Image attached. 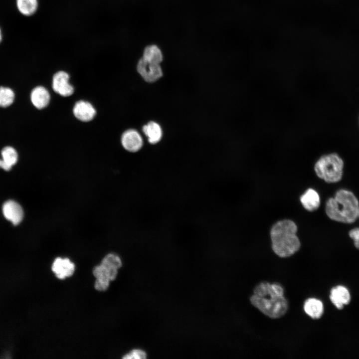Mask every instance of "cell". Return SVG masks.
<instances>
[{
  "label": "cell",
  "mask_w": 359,
  "mask_h": 359,
  "mask_svg": "<svg viewBox=\"0 0 359 359\" xmlns=\"http://www.w3.org/2000/svg\"><path fill=\"white\" fill-rule=\"evenodd\" d=\"M253 306L272 319L284 316L288 308V303L284 296V289L279 284L262 282L254 289L250 297Z\"/></svg>",
  "instance_id": "cell-1"
},
{
  "label": "cell",
  "mask_w": 359,
  "mask_h": 359,
  "mask_svg": "<svg viewBox=\"0 0 359 359\" xmlns=\"http://www.w3.org/2000/svg\"><path fill=\"white\" fill-rule=\"evenodd\" d=\"M297 232V225L290 219L280 220L273 225L270 231L272 248L278 256L288 257L299 250L301 243Z\"/></svg>",
  "instance_id": "cell-2"
},
{
  "label": "cell",
  "mask_w": 359,
  "mask_h": 359,
  "mask_svg": "<svg viewBox=\"0 0 359 359\" xmlns=\"http://www.w3.org/2000/svg\"><path fill=\"white\" fill-rule=\"evenodd\" d=\"M325 211L332 220L352 223L358 217L359 203L353 192L342 189L336 192L334 197L327 200Z\"/></svg>",
  "instance_id": "cell-3"
},
{
  "label": "cell",
  "mask_w": 359,
  "mask_h": 359,
  "mask_svg": "<svg viewBox=\"0 0 359 359\" xmlns=\"http://www.w3.org/2000/svg\"><path fill=\"white\" fill-rule=\"evenodd\" d=\"M344 162L337 154L322 156L316 163L314 170L317 176L328 183L339 181L343 176Z\"/></svg>",
  "instance_id": "cell-4"
},
{
  "label": "cell",
  "mask_w": 359,
  "mask_h": 359,
  "mask_svg": "<svg viewBox=\"0 0 359 359\" xmlns=\"http://www.w3.org/2000/svg\"><path fill=\"white\" fill-rule=\"evenodd\" d=\"M69 75L65 71H59L53 76L52 87L53 91L63 97L72 95L74 89L69 82Z\"/></svg>",
  "instance_id": "cell-5"
},
{
  "label": "cell",
  "mask_w": 359,
  "mask_h": 359,
  "mask_svg": "<svg viewBox=\"0 0 359 359\" xmlns=\"http://www.w3.org/2000/svg\"><path fill=\"white\" fill-rule=\"evenodd\" d=\"M137 69L143 79L148 82H155L163 75L160 64L148 62L142 58L138 62Z\"/></svg>",
  "instance_id": "cell-6"
},
{
  "label": "cell",
  "mask_w": 359,
  "mask_h": 359,
  "mask_svg": "<svg viewBox=\"0 0 359 359\" xmlns=\"http://www.w3.org/2000/svg\"><path fill=\"white\" fill-rule=\"evenodd\" d=\"M51 269L58 279L63 280L73 275L75 265L68 258L57 257L52 264Z\"/></svg>",
  "instance_id": "cell-7"
},
{
  "label": "cell",
  "mask_w": 359,
  "mask_h": 359,
  "mask_svg": "<svg viewBox=\"0 0 359 359\" xmlns=\"http://www.w3.org/2000/svg\"><path fill=\"white\" fill-rule=\"evenodd\" d=\"M121 142L126 151L132 153L139 151L143 145L141 135L134 129H129L124 132L121 136Z\"/></svg>",
  "instance_id": "cell-8"
},
{
  "label": "cell",
  "mask_w": 359,
  "mask_h": 359,
  "mask_svg": "<svg viewBox=\"0 0 359 359\" xmlns=\"http://www.w3.org/2000/svg\"><path fill=\"white\" fill-rule=\"evenodd\" d=\"M72 111L74 117L83 122L91 121L96 115V110L92 104L84 100L76 102L73 106Z\"/></svg>",
  "instance_id": "cell-9"
},
{
  "label": "cell",
  "mask_w": 359,
  "mask_h": 359,
  "mask_svg": "<svg viewBox=\"0 0 359 359\" xmlns=\"http://www.w3.org/2000/svg\"><path fill=\"white\" fill-rule=\"evenodd\" d=\"M4 217L14 225H17L23 217V211L21 206L13 200L5 202L2 208Z\"/></svg>",
  "instance_id": "cell-10"
},
{
  "label": "cell",
  "mask_w": 359,
  "mask_h": 359,
  "mask_svg": "<svg viewBox=\"0 0 359 359\" xmlns=\"http://www.w3.org/2000/svg\"><path fill=\"white\" fill-rule=\"evenodd\" d=\"M330 299L332 303L338 309H342L351 301V294L345 286L338 285L332 289Z\"/></svg>",
  "instance_id": "cell-11"
},
{
  "label": "cell",
  "mask_w": 359,
  "mask_h": 359,
  "mask_svg": "<svg viewBox=\"0 0 359 359\" xmlns=\"http://www.w3.org/2000/svg\"><path fill=\"white\" fill-rule=\"evenodd\" d=\"M30 100L33 106L38 109H42L48 106L50 100L48 91L44 87L39 86L31 91Z\"/></svg>",
  "instance_id": "cell-12"
},
{
  "label": "cell",
  "mask_w": 359,
  "mask_h": 359,
  "mask_svg": "<svg viewBox=\"0 0 359 359\" xmlns=\"http://www.w3.org/2000/svg\"><path fill=\"white\" fill-rule=\"evenodd\" d=\"M300 202L308 211H314L320 206V198L318 193L314 189L308 188L300 197Z\"/></svg>",
  "instance_id": "cell-13"
},
{
  "label": "cell",
  "mask_w": 359,
  "mask_h": 359,
  "mask_svg": "<svg viewBox=\"0 0 359 359\" xmlns=\"http://www.w3.org/2000/svg\"><path fill=\"white\" fill-rule=\"evenodd\" d=\"M1 155L2 159H0V168L9 171L17 161V152L13 148L7 146L3 148Z\"/></svg>",
  "instance_id": "cell-14"
},
{
  "label": "cell",
  "mask_w": 359,
  "mask_h": 359,
  "mask_svg": "<svg viewBox=\"0 0 359 359\" xmlns=\"http://www.w3.org/2000/svg\"><path fill=\"white\" fill-rule=\"evenodd\" d=\"M304 310L311 318L318 319L323 314L324 305L320 300L315 298H310L305 301Z\"/></svg>",
  "instance_id": "cell-15"
},
{
  "label": "cell",
  "mask_w": 359,
  "mask_h": 359,
  "mask_svg": "<svg viewBox=\"0 0 359 359\" xmlns=\"http://www.w3.org/2000/svg\"><path fill=\"white\" fill-rule=\"evenodd\" d=\"M143 131L148 138L150 143L154 144L158 143L162 136V131L160 125L151 121L144 126Z\"/></svg>",
  "instance_id": "cell-16"
},
{
  "label": "cell",
  "mask_w": 359,
  "mask_h": 359,
  "mask_svg": "<svg viewBox=\"0 0 359 359\" xmlns=\"http://www.w3.org/2000/svg\"><path fill=\"white\" fill-rule=\"evenodd\" d=\"M16 6L21 14L30 16L36 12L38 2V0H16Z\"/></svg>",
  "instance_id": "cell-17"
},
{
  "label": "cell",
  "mask_w": 359,
  "mask_h": 359,
  "mask_svg": "<svg viewBox=\"0 0 359 359\" xmlns=\"http://www.w3.org/2000/svg\"><path fill=\"white\" fill-rule=\"evenodd\" d=\"M92 273L96 279H105L112 281L117 277L118 269L108 267L100 264L93 268Z\"/></svg>",
  "instance_id": "cell-18"
},
{
  "label": "cell",
  "mask_w": 359,
  "mask_h": 359,
  "mask_svg": "<svg viewBox=\"0 0 359 359\" xmlns=\"http://www.w3.org/2000/svg\"><path fill=\"white\" fill-rule=\"evenodd\" d=\"M142 58L151 63L160 64L163 60V55L157 45H150L145 48Z\"/></svg>",
  "instance_id": "cell-19"
},
{
  "label": "cell",
  "mask_w": 359,
  "mask_h": 359,
  "mask_svg": "<svg viewBox=\"0 0 359 359\" xmlns=\"http://www.w3.org/2000/svg\"><path fill=\"white\" fill-rule=\"evenodd\" d=\"M101 264L110 268L116 269H120L122 265L120 257L115 253H110L105 255L102 259Z\"/></svg>",
  "instance_id": "cell-20"
},
{
  "label": "cell",
  "mask_w": 359,
  "mask_h": 359,
  "mask_svg": "<svg viewBox=\"0 0 359 359\" xmlns=\"http://www.w3.org/2000/svg\"><path fill=\"white\" fill-rule=\"evenodd\" d=\"M14 94L9 88L0 87V107H6L13 102Z\"/></svg>",
  "instance_id": "cell-21"
},
{
  "label": "cell",
  "mask_w": 359,
  "mask_h": 359,
  "mask_svg": "<svg viewBox=\"0 0 359 359\" xmlns=\"http://www.w3.org/2000/svg\"><path fill=\"white\" fill-rule=\"evenodd\" d=\"M110 281L105 279H96L94 283V288L98 291H105L109 287Z\"/></svg>",
  "instance_id": "cell-22"
},
{
  "label": "cell",
  "mask_w": 359,
  "mask_h": 359,
  "mask_svg": "<svg viewBox=\"0 0 359 359\" xmlns=\"http://www.w3.org/2000/svg\"><path fill=\"white\" fill-rule=\"evenodd\" d=\"M123 359H145L146 358V354L142 351L139 350H135L131 351L130 353L127 355H125L123 357Z\"/></svg>",
  "instance_id": "cell-23"
},
{
  "label": "cell",
  "mask_w": 359,
  "mask_h": 359,
  "mask_svg": "<svg viewBox=\"0 0 359 359\" xmlns=\"http://www.w3.org/2000/svg\"><path fill=\"white\" fill-rule=\"evenodd\" d=\"M349 236L353 240L355 247L359 249V228H355L350 230Z\"/></svg>",
  "instance_id": "cell-24"
},
{
  "label": "cell",
  "mask_w": 359,
  "mask_h": 359,
  "mask_svg": "<svg viewBox=\"0 0 359 359\" xmlns=\"http://www.w3.org/2000/svg\"><path fill=\"white\" fill-rule=\"evenodd\" d=\"M2 40V31H1V29L0 27V44L1 43Z\"/></svg>",
  "instance_id": "cell-25"
},
{
  "label": "cell",
  "mask_w": 359,
  "mask_h": 359,
  "mask_svg": "<svg viewBox=\"0 0 359 359\" xmlns=\"http://www.w3.org/2000/svg\"><path fill=\"white\" fill-rule=\"evenodd\" d=\"M358 217H359V214H358Z\"/></svg>",
  "instance_id": "cell-26"
}]
</instances>
